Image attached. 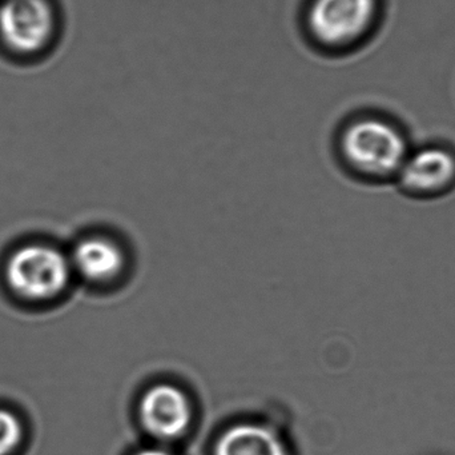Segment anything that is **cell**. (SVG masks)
I'll return each instance as SVG.
<instances>
[{
  "mask_svg": "<svg viewBox=\"0 0 455 455\" xmlns=\"http://www.w3.org/2000/svg\"><path fill=\"white\" fill-rule=\"evenodd\" d=\"M61 32L56 0H0V47L13 58L35 59L52 50Z\"/></svg>",
  "mask_w": 455,
  "mask_h": 455,
  "instance_id": "277c9868",
  "label": "cell"
},
{
  "mask_svg": "<svg viewBox=\"0 0 455 455\" xmlns=\"http://www.w3.org/2000/svg\"><path fill=\"white\" fill-rule=\"evenodd\" d=\"M26 437V427L20 416L7 408H0V455H12Z\"/></svg>",
  "mask_w": 455,
  "mask_h": 455,
  "instance_id": "9c48e42d",
  "label": "cell"
},
{
  "mask_svg": "<svg viewBox=\"0 0 455 455\" xmlns=\"http://www.w3.org/2000/svg\"><path fill=\"white\" fill-rule=\"evenodd\" d=\"M213 455H291L285 441L272 427L240 422L221 433Z\"/></svg>",
  "mask_w": 455,
  "mask_h": 455,
  "instance_id": "ba28073f",
  "label": "cell"
},
{
  "mask_svg": "<svg viewBox=\"0 0 455 455\" xmlns=\"http://www.w3.org/2000/svg\"><path fill=\"white\" fill-rule=\"evenodd\" d=\"M8 290L28 304H48L60 298L74 272L68 254L51 243L29 242L13 248L3 269Z\"/></svg>",
  "mask_w": 455,
  "mask_h": 455,
  "instance_id": "3957f363",
  "label": "cell"
},
{
  "mask_svg": "<svg viewBox=\"0 0 455 455\" xmlns=\"http://www.w3.org/2000/svg\"><path fill=\"white\" fill-rule=\"evenodd\" d=\"M139 419L144 432L157 443H175L186 437L194 425V403L181 387L156 384L141 395Z\"/></svg>",
  "mask_w": 455,
  "mask_h": 455,
  "instance_id": "5b68a950",
  "label": "cell"
},
{
  "mask_svg": "<svg viewBox=\"0 0 455 455\" xmlns=\"http://www.w3.org/2000/svg\"><path fill=\"white\" fill-rule=\"evenodd\" d=\"M379 10V0H301L297 24L310 50L344 55L368 37Z\"/></svg>",
  "mask_w": 455,
  "mask_h": 455,
  "instance_id": "7a4b0ae2",
  "label": "cell"
},
{
  "mask_svg": "<svg viewBox=\"0 0 455 455\" xmlns=\"http://www.w3.org/2000/svg\"><path fill=\"white\" fill-rule=\"evenodd\" d=\"M74 277L91 285H108L124 272V250L114 240L103 235L83 238L68 254Z\"/></svg>",
  "mask_w": 455,
  "mask_h": 455,
  "instance_id": "52a82bcc",
  "label": "cell"
},
{
  "mask_svg": "<svg viewBox=\"0 0 455 455\" xmlns=\"http://www.w3.org/2000/svg\"><path fill=\"white\" fill-rule=\"evenodd\" d=\"M334 151L345 170L371 182L395 181L411 152L403 134L373 115H358L342 123Z\"/></svg>",
  "mask_w": 455,
  "mask_h": 455,
  "instance_id": "6da1fadb",
  "label": "cell"
},
{
  "mask_svg": "<svg viewBox=\"0 0 455 455\" xmlns=\"http://www.w3.org/2000/svg\"><path fill=\"white\" fill-rule=\"evenodd\" d=\"M132 455H173L167 449L160 448V446H154V448L141 449Z\"/></svg>",
  "mask_w": 455,
  "mask_h": 455,
  "instance_id": "30bf717a",
  "label": "cell"
},
{
  "mask_svg": "<svg viewBox=\"0 0 455 455\" xmlns=\"http://www.w3.org/2000/svg\"><path fill=\"white\" fill-rule=\"evenodd\" d=\"M401 191L416 199H435L455 187V155L443 147L409 152L395 176Z\"/></svg>",
  "mask_w": 455,
  "mask_h": 455,
  "instance_id": "8992f818",
  "label": "cell"
}]
</instances>
